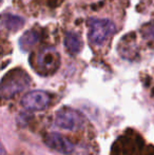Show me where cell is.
Instances as JSON below:
<instances>
[{
  "mask_svg": "<svg viewBox=\"0 0 154 155\" xmlns=\"http://www.w3.org/2000/svg\"><path fill=\"white\" fill-rule=\"evenodd\" d=\"M89 40L95 45H101L115 33V25L109 19L91 18L88 20Z\"/></svg>",
  "mask_w": 154,
  "mask_h": 155,
  "instance_id": "3",
  "label": "cell"
},
{
  "mask_svg": "<svg viewBox=\"0 0 154 155\" xmlns=\"http://www.w3.org/2000/svg\"><path fill=\"white\" fill-rule=\"evenodd\" d=\"M31 82V78L22 69H13L3 76L1 80V95L3 98H11L22 92Z\"/></svg>",
  "mask_w": 154,
  "mask_h": 155,
  "instance_id": "2",
  "label": "cell"
},
{
  "mask_svg": "<svg viewBox=\"0 0 154 155\" xmlns=\"http://www.w3.org/2000/svg\"><path fill=\"white\" fill-rule=\"evenodd\" d=\"M64 47L71 55H76L82 48V40L79 34L75 32H68L64 36Z\"/></svg>",
  "mask_w": 154,
  "mask_h": 155,
  "instance_id": "8",
  "label": "cell"
},
{
  "mask_svg": "<svg viewBox=\"0 0 154 155\" xmlns=\"http://www.w3.org/2000/svg\"><path fill=\"white\" fill-rule=\"evenodd\" d=\"M143 34H144L147 38L150 39V40L154 41V23H151V25H146L145 29H144V32H143Z\"/></svg>",
  "mask_w": 154,
  "mask_h": 155,
  "instance_id": "10",
  "label": "cell"
},
{
  "mask_svg": "<svg viewBox=\"0 0 154 155\" xmlns=\"http://www.w3.org/2000/svg\"><path fill=\"white\" fill-rule=\"evenodd\" d=\"M84 118L78 111L70 107H64L56 112L55 124L60 129L76 131L84 126Z\"/></svg>",
  "mask_w": 154,
  "mask_h": 155,
  "instance_id": "4",
  "label": "cell"
},
{
  "mask_svg": "<svg viewBox=\"0 0 154 155\" xmlns=\"http://www.w3.org/2000/svg\"><path fill=\"white\" fill-rule=\"evenodd\" d=\"M32 67L39 75L49 76L54 74L60 65L59 53L52 47L39 49L32 55Z\"/></svg>",
  "mask_w": 154,
  "mask_h": 155,
  "instance_id": "1",
  "label": "cell"
},
{
  "mask_svg": "<svg viewBox=\"0 0 154 155\" xmlns=\"http://www.w3.org/2000/svg\"><path fill=\"white\" fill-rule=\"evenodd\" d=\"M1 23L6 30L11 32H16L22 29L25 25V19L18 15L3 14L1 17Z\"/></svg>",
  "mask_w": 154,
  "mask_h": 155,
  "instance_id": "9",
  "label": "cell"
},
{
  "mask_svg": "<svg viewBox=\"0 0 154 155\" xmlns=\"http://www.w3.org/2000/svg\"><path fill=\"white\" fill-rule=\"evenodd\" d=\"M44 143L49 148L64 155H70L74 151V145L68 138L55 132L45 135Z\"/></svg>",
  "mask_w": 154,
  "mask_h": 155,
  "instance_id": "6",
  "label": "cell"
},
{
  "mask_svg": "<svg viewBox=\"0 0 154 155\" xmlns=\"http://www.w3.org/2000/svg\"><path fill=\"white\" fill-rule=\"evenodd\" d=\"M40 40V34L35 30H29L23 33L22 36L19 38V47L22 51L32 50Z\"/></svg>",
  "mask_w": 154,
  "mask_h": 155,
  "instance_id": "7",
  "label": "cell"
},
{
  "mask_svg": "<svg viewBox=\"0 0 154 155\" xmlns=\"http://www.w3.org/2000/svg\"><path fill=\"white\" fill-rule=\"evenodd\" d=\"M51 96L44 91L36 90L27 93L21 99V106L30 111H42L50 106Z\"/></svg>",
  "mask_w": 154,
  "mask_h": 155,
  "instance_id": "5",
  "label": "cell"
}]
</instances>
